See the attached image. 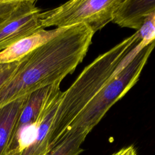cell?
Wrapping results in <instances>:
<instances>
[{"label": "cell", "instance_id": "6", "mask_svg": "<svg viewBox=\"0 0 155 155\" xmlns=\"http://www.w3.org/2000/svg\"><path fill=\"white\" fill-rule=\"evenodd\" d=\"M155 12V0H122L112 22L121 27L139 31L147 18Z\"/></svg>", "mask_w": 155, "mask_h": 155}, {"label": "cell", "instance_id": "1", "mask_svg": "<svg viewBox=\"0 0 155 155\" xmlns=\"http://www.w3.org/2000/svg\"><path fill=\"white\" fill-rule=\"evenodd\" d=\"M94 33L85 24L65 27L20 59L13 75L0 87V108L41 88L61 84L82 62Z\"/></svg>", "mask_w": 155, "mask_h": 155}, {"label": "cell", "instance_id": "12", "mask_svg": "<svg viewBox=\"0 0 155 155\" xmlns=\"http://www.w3.org/2000/svg\"><path fill=\"white\" fill-rule=\"evenodd\" d=\"M111 155H137V151L134 145H131L121 148Z\"/></svg>", "mask_w": 155, "mask_h": 155}, {"label": "cell", "instance_id": "3", "mask_svg": "<svg viewBox=\"0 0 155 155\" xmlns=\"http://www.w3.org/2000/svg\"><path fill=\"white\" fill-rule=\"evenodd\" d=\"M154 47L155 40L141 50L139 45H136L120 62L109 81L74 119L66 131H76L87 135L109 109L136 84Z\"/></svg>", "mask_w": 155, "mask_h": 155}, {"label": "cell", "instance_id": "11", "mask_svg": "<svg viewBox=\"0 0 155 155\" xmlns=\"http://www.w3.org/2000/svg\"><path fill=\"white\" fill-rule=\"evenodd\" d=\"M18 64V61L6 64L0 63V87L13 75Z\"/></svg>", "mask_w": 155, "mask_h": 155}, {"label": "cell", "instance_id": "10", "mask_svg": "<svg viewBox=\"0 0 155 155\" xmlns=\"http://www.w3.org/2000/svg\"><path fill=\"white\" fill-rule=\"evenodd\" d=\"M136 33L143 47L155 40V12L147 18L141 28Z\"/></svg>", "mask_w": 155, "mask_h": 155}, {"label": "cell", "instance_id": "7", "mask_svg": "<svg viewBox=\"0 0 155 155\" xmlns=\"http://www.w3.org/2000/svg\"><path fill=\"white\" fill-rule=\"evenodd\" d=\"M28 95L0 108V155H5L14 142L18 122Z\"/></svg>", "mask_w": 155, "mask_h": 155}, {"label": "cell", "instance_id": "4", "mask_svg": "<svg viewBox=\"0 0 155 155\" xmlns=\"http://www.w3.org/2000/svg\"><path fill=\"white\" fill-rule=\"evenodd\" d=\"M122 0H73L41 12L42 27L64 28L79 24L90 27L96 33L112 21Z\"/></svg>", "mask_w": 155, "mask_h": 155}, {"label": "cell", "instance_id": "9", "mask_svg": "<svg viewBox=\"0 0 155 155\" xmlns=\"http://www.w3.org/2000/svg\"><path fill=\"white\" fill-rule=\"evenodd\" d=\"M87 136L76 131H66L46 155H79L84 150L81 145Z\"/></svg>", "mask_w": 155, "mask_h": 155}, {"label": "cell", "instance_id": "5", "mask_svg": "<svg viewBox=\"0 0 155 155\" xmlns=\"http://www.w3.org/2000/svg\"><path fill=\"white\" fill-rule=\"evenodd\" d=\"M34 0H19L13 12L0 22V51L30 35L45 29L41 10Z\"/></svg>", "mask_w": 155, "mask_h": 155}, {"label": "cell", "instance_id": "8", "mask_svg": "<svg viewBox=\"0 0 155 155\" xmlns=\"http://www.w3.org/2000/svg\"><path fill=\"white\" fill-rule=\"evenodd\" d=\"M64 28L42 29L18 41L0 51V63L6 64L18 61L28 53L55 37Z\"/></svg>", "mask_w": 155, "mask_h": 155}, {"label": "cell", "instance_id": "2", "mask_svg": "<svg viewBox=\"0 0 155 155\" xmlns=\"http://www.w3.org/2000/svg\"><path fill=\"white\" fill-rule=\"evenodd\" d=\"M140 42L136 32L125 38L97 56L84 68L70 87L62 91L53 119L54 127L61 137Z\"/></svg>", "mask_w": 155, "mask_h": 155}]
</instances>
